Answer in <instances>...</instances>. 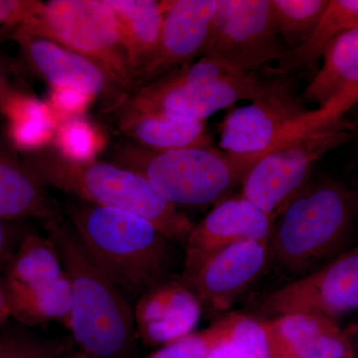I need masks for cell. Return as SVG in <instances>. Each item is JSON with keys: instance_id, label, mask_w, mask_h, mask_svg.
Masks as SVG:
<instances>
[{"instance_id": "obj_1", "label": "cell", "mask_w": 358, "mask_h": 358, "mask_svg": "<svg viewBox=\"0 0 358 358\" xmlns=\"http://www.w3.org/2000/svg\"><path fill=\"white\" fill-rule=\"evenodd\" d=\"M72 294L68 329L93 358H129L138 338L128 296L93 260L69 223H44Z\"/></svg>"}, {"instance_id": "obj_2", "label": "cell", "mask_w": 358, "mask_h": 358, "mask_svg": "<svg viewBox=\"0 0 358 358\" xmlns=\"http://www.w3.org/2000/svg\"><path fill=\"white\" fill-rule=\"evenodd\" d=\"M47 187L81 201L131 212L145 218L171 242H186L195 224L140 174L110 160H74L54 147L21 157Z\"/></svg>"}, {"instance_id": "obj_3", "label": "cell", "mask_w": 358, "mask_h": 358, "mask_svg": "<svg viewBox=\"0 0 358 358\" xmlns=\"http://www.w3.org/2000/svg\"><path fill=\"white\" fill-rule=\"evenodd\" d=\"M67 214L90 256L128 298L138 301L169 280L171 241L145 218L81 200Z\"/></svg>"}, {"instance_id": "obj_4", "label": "cell", "mask_w": 358, "mask_h": 358, "mask_svg": "<svg viewBox=\"0 0 358 358\" xmlns=\"http://www.w3.org/2000/svg\"><path fill=\"white\" fill-rule=\"evenodd\" d=\"M264 155H234L215 147L157 150L122 138L108 160L147 179L178 206L216 205L230 197Z\"/></svg>"}, {"instance_id": "obj_5", "label": "cell", "mask_w": 358, "mask_h": 358, "mask_svg": "<svg viewBox=\"0 0 358 358\" xmlns=\"http://www.w3.org/2000/svg\"><path fill=\"white\" fill-rule=\"evenodd\" d=\"M357 197L331 179L308 185L275 221L270 260L294 275L310 274L350 234Z\"/></svg>"}, {"instance_id": "obj_6", "label": "cell", "mask_w": 358, "mask_h": 358, "mask_svg": "<svg viewBox=\"0 0 358 358\" xmlns=\"http://www.w3.org/2000/svg\"><path fill=\"white\" fill-rule=\"evenodd\" d=\"M268 84L255 73L238 72L204 56L136 89L113 110H171L206 121L240 101L255 100Z\"/></svg>"}, {"instance_id": "obj_7", "label": "cell", "mask_w": 358, "mask_h": 358, "mask_svg": "<svg viewBox=\"0 0 358 358\" xmlns=\"http://www.w3.org/2000/svg\"><path fill=\"white\" fill-rule=\"evenodd\" d=\"M14 31L62 45L102 66L127 93L136 90L119 23L106 0L39 1L31 17Z\"/></svg>"}, {"instance_id": "obj_8", "label": "cell", "mask_w": 358, "mask_h": 358, "mask_svg": "<svg viewBox=\"0 0 358 358\" xmlns=\"http://www.w3.org/2000/svg\"><path fill=\"white\" fill-rule=\"evenodd\" d=\"M352 124L345 119L275 143L245 178L239 194L274 220L308 185L315 164L348 143Z\"/></svg>"}, {"instance_id": "obj_9", "label": "cell", "mask_w": 358, "mask_h": 358, "mask_svg": "<svg viewBox=\"0 0 358 358\" xmlns=\"http://www.w3.org/2000/svg\"><path fill=\"white\" fill-rule=\"evenodd\" d=\"M286 51L271 0H217L206 57L238 72L255 73L281 60Z\"/></svg>"}, {"instance_id": "obj_10", "label": "cell", "mask_w": 358, "mask_h": 358, "mask_svg": "<svg viewBox=\"0 0 358 358\" xmlns=\"http://www.w3.org/2000/svg\"><path fill=\"white\" fill-rule=\"evenodd\" d=\"M252 317L273 320L308 313L336 319L358 310V246L310 274L263 294L250 308Z\"/></svg>"}, {"instance_id": "obj_11", "label": "cell", "mask_w": 358, "mask_h": 358, "mask_svg": "<svg viewBox=\"0 0 358 358\" xmlns=\"http://www.w3.org/2000/svg\"><path fill=\"white\" fill-rule=\"evenodd\" d=\"M308 110L291 81L271 80L262 95L227 113L219 129V147L229 154L265 155L284 129Z\"/></svg>"}, {"instance_id": "obj_12", "label": "cell", "mask_w": 358, "mask_h": 358, "mask_svg": "<svg viewBox=\"0 0 358 358\" xmlns=\"http://www.w3.org/2000/svg\"><path fill=\"white\" fill-rule=\"evenodd\" d=\"M21 54L33 72L51 89L83 92L100 100L103 114L117 108L129 95L102 66L45 37L13 31Z\"/></svg>"}, {"instance_id": "obj_13", "label": "cell", "mask_w": 358, "mask_h": 358, "mask_svg": "<svg viewBox=\"0 0 358 358\" xmlns=\"http://www.w3.org/2000/svg\"><path fill=\"white\" fill-rule=\"evenodd\" d=\"M270 261L268 242L249 241L226 247L206 259L181 282L192 289L203 312H228L261 277Z\"/></svg>"}, {"instance_id": "obj_14", "label": "cell", "mask_w": 358, "mask_h": 358, "mask_svg": "<svg viewBox=\"0 0 358 358\" xmlns=\"http://www.w3.org/2000/svg\"><path fill=\"white\" fill-rule=\"evenodd\" d=\"M216 7L217 0L167 1L157 53L143 71L136 89L205 56Z\"/></svg>"}, {"instance_id": "obj_15", "label": "cell", "mask_w": 358, "mask_h": 358, "mask_svg": "<svg viewBox=\"0 0 358 358\" xmlns=\"http://www.w3.org/2000/svg\"><path fill=\"white\" fill-rule=\"evenodd\" d=\"M275 220L241 195L230 196L214 205L186 240L185 268L180 279H186L208 257L239 242H270Z\"/></svg>"}, {"instance_id": "obj_16", "label": "cell", "mask_w": 358, "mask_h": 358, "mask_svg": "<svg viewBox=\"0 0 358 358\" xmlns=\"http://www.w3.org/2000/svg\"><path fill=\"white\" fill-rule=\"evenodd\" d=\"M202 313L201 303L192 289L179 278L169 279L136 301V334L145 345H166L193 333Z\"/></svg>"}, {"instance_id": "obj_17", "label": "cell", "mask_w": 358, "mask_h": 358, "mask_svg": "<svg viewBox=\"0 0 358 358\" xmlns=\"http://www.w3.org/2000/svg\"><path fill=\"white\" fill-rule=\"evenodd\" d=\"M107 115H114L124 138L148 150L214 147L206 122L190 115L162 110H115Z\"/></svg>"}, {"instance_id": "obj_18", "label": "cell", "mask_w": 358, "mask_h": 358, "mask_svg": "<svg viewBox=\"0 0 358 358\" xmlns=\"http://www.w3.org/2000/svg\"><path fill=\"white\" fill-rule=\"evenodd\" d=\"M60 220L57 204L20 157L0 147V220Z\"/></svg>"}, {"instance_id": "obj_19", "label": "cell", "mask_w": 358, "mask_h": 358, "mask_svg": "<svg viewBox=\"0 0 358 358\" xmlns=\"http://www.w3.org/2000/svg\"><path fill=\"white\" fill-rule=\"evenodd\" d=\"M266 322L299 358H355L350 334L331 317L298 313Z\"/></svg>"}, {"instance_id": "obj_20", "label": "cell", "mask_w": 358, "mask_h": 358, "mask_svg": "<svg viewBox=\"0 0 358 358\" xmlns=\"http://www.w3.org/2000/svg\"><path fill=\"white\" fill-rule=\"evenodd\" d=\"M119 23L133 69L136 89L159 47L167 1L106 0ZM136 91V90H134Z\"/></svg>"}, {"instance_id": "obj_21", "label": "cell", "mask_w": 358, "mask_h": 358, "mask_svg": "<svg viewBox=\"0 0 358 358\" xmlns=\"http://www.w3.org/2000/svg\"><path fill=\"white\" fill-rule=\"evenodd\" d=\"M64 275L62 263L50 238L26 234L10 258L3 284L7 300L42 288Z\"/></svg>"}, {"instance_id": "obj_22", "label": "cell", "mask_w": 358, "mask_h": 358, "mask_svg": "<svg viewBox=\"0 0 358 358\" xmlns=\"http://www.w3.org/2000/svg\"><path fill=\"white\" fill-rule=\"evenodd\" d=\"M322 66L303 94V100L327 105L350 90L358 89V28L334 40L322 55Z\"/></svg>"}, {"instance_id": "obj_23", "label": "cell", "mask_w": 358, "mask_h": 358, "mask_svg": "<svg viewBox=\"0 0 358 358\" xmlns=\"http://www.w3.org/2000/svg\"><path fill=\"white\" fill-rule=\"evenodd\" d=\"M7 136L14 148L24 152L51 147L58 120L48 103L18 90L2 107Z\"/></svg>"}, {"instance_id": "obj_24", "label": "cell", "mask_w": 358, "mask_h": 358, "mask_svg": "<svg viewBox=\"0 0 358 358\" xmlns=\"http://www.w3.org/2000/svg\"><path fill=\"white\" fill-rule=\"evenodd\" d=\"M355 28H358V0H329L310 38L293 50H287L273 71L278 76H284L293 71L312 68L334 39Z\"/></svg>"}, {"instance_id": "obj_25", "label": "cell", "mask_w": 358, "mask_h": 358, "mask_svg": "<svg viewBox=\"0 0 358 358\" xmlns=\"http://www.w3.org/2000/svg\"><path fill=\"white\" fill-rule=\"evenodd\" d=\"M7 301L11 317L23 326H40L59 320L68 327L72 294L65 274L42 288Z\"/></svg>"}, {"instance_id": "obj_26", "label": "cell", "mask_w": 358, "mask_h": 358, "mask_svg": "<svg viewBox=\"0 0 358 358\" xmlns=\"http://www.w3.org/2000/svg\"><path fill=\"white\" fill-rule=\"evenodd\" d=\"M329 4V0H271L275 27L287 50L310 38Z\"/></svg>"}, {"instance_id": "obj_27", "label": "cell", "mask_w": 358, "mask_h": 358, "mask_svg": "<svg viewBox=\"0 0 358 358\" xmlns=\"http://www.w3.org/2000/svg\"><path fill=\"white\" fill-rule=\"evenodd\" d=\"M206 358H272L263 320L236 313L230 331Z\"/></svg>"}, {"instance_id": "obj_28", "label": "cell", "mask_w": 358, "mask_h": 358, "mask_svg": "<svg viewBox=\"0 0 358 358\" xmlns=\"http://www.w3.org/2000/svg\"><path fill=\"white\" fill-rule=\"evenodd\" d=\"M52 147L71 159L85 162L103 152L106 138L94 122L79 115L58 122Z\"/></svg>"}, {"instance_id": "obj_29", "label": "cell", "mask_w": 358, "mask_h": 358, "mask_svg": "<svg viewBox=\"0 0 358 358\" xmlns=\"http://www.w3.org/2000/svg\"><path fill=\"white\" fill-rule=\"evenodd\" d=\"M236 313L216 320L210 327L183 336L162 346L145 358H206L214 346L218 345L230 331Z\"/></svg>"}, {"instance_id": "obj_30", "label": "cell", "mask_w": 358, "mask_h": 358, "mask_svg": "<svg viewBox=\"0 0 358 358\" xmlns=\"http://www.w3.org/2000/svg\"><path fill=\"white\" fill-rule=\"evenodd\" d=\"M68 348V341L40 338L21 327L0 334V358H59Z\"/></svg>"}, {"instance_id": "obj_31", "label": "cell", "mask_w": 358, "mask_h": 358, "mask_svg": "<svg viewBox=\"0 0 358 358\" xmlns=\"http://www.w3.org/2000/svg\"><path fill=\"white\" fill-rule=\"evenodd\" d=\"M95 99L74 89L53 88L46 103L57 117L58 122L69 117L85 115V112Z\"/></svg>"}, {"instance_id": "obj_32", "label": "cell", "mask_w": 358, "mask_h": 358, "mask_svg": "<svg viewBox=\"0 0 358 358\" xmlns=\"http://www.w3.org/2000/svg\"><path fill=\"white\" fill-rule=\"evenodd\" d=\"M33 0H0V33H13L29 20L38 6Z\"/></svg>"}, {"instance_id": "obj_33", "label": "cell", "mask_w": 358, "mask_h": 358, "mask_svg": "<svg viewBox=\"0 0 358 358\" xmlns=\"http://www.w3.org/2000/svg\"><path fill=\"white\" fill-rule=\"evenodd\" d=\"M15 240V235L13 226L9 222L0 220V265L10 258L13 244Z\"/></svg>"}, {"instance_id": "obj_34", "label": "cell", "mask_w": 358, "mask_h": 358, "mask_svg": "<svg viewBox=\"0 0 358 358\" xmlns=\"http://www.w3.org/2000/svg\"><path fill=\"white\" fill-rule=\"evenodd\" d=\"M263 322L265 324L266 329H267L272 358H299L289 350L288 346L285 345L284 341L275 333L274 329L268 326V322L266 320H263Z\"/></svg>"}, {"instance_id": "obj_35", "label": "cell", "mask_w": 358, "mask_h": 358, "mask_svg": "<svg viewBox=\"0 0 358 358\" xmlns=\"http://www.w3.org/2000/svg\"><path fill=\"white\" fill-rule=\"evenodd\" d=\"M17 91L18 89H16L11 83L6 70L0 63V112L6 101Z\"/></svg>"}, {"instance_id": "obj_36", "label": "cell", "mask_w": 358, "mask_h": 358, "mask_svg": "<svg viewBox=\"0 0 358 358\" xmlns=\"http://www.w3.org/2000/svg\"><path fill=\"white\" fill-rule=\"evenodd\" d=\"M10 317V310H9L6 291H4L3 284L0 281V329Z\"/></svg>"}, {"instance_id": "obj_37", "label": "cell", "mask_w": 358, "mask_h": 358, "mask_svg": "<svg viewBox=\"0 0 358 358\" xmlns=\"http://www.w3.org/2000/svg\"><path fill=\"white\" fill-rule=\"evenodd\" d=\"M352 339V338H350ZM353 350H355V358H358V341H352Z\"/></svg>"}, {"instance_id": "obj_38", "label": "cell", "mask_w": 358, "mask_h": 358, "mask_svg": "<svg viewBox=\"0 0 358 358\" xmlns=\"http://www.w3.org/2000/svg\"><path fill=\"white\" fill-rule=\"evenodd\" d=\"M79 358H93V357H79Z\"/></svg>"}, {"instance_id": "obj_39", "label": "cell", "mask_w": 358, "mask_h": 358, "mask_svg": "<svg viewBox=\"0 0 358 358\" xmlns=\"http://www.w3.org/2000/svg\"><path fill=\"white\" fill-rule=\"evenodd\" d=\"M357 201H358V197H357Z\"/></svg>"}]
</instances>
